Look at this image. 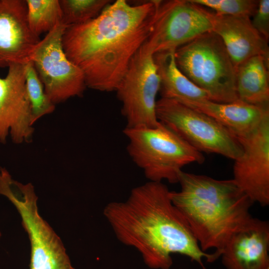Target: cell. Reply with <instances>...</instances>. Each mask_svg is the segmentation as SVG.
<instances>
[{
	"label": "cell",
	"instance_id": "7c38bea8",
	"mask_svg": "<svg viewBox=\"0 0 269 269\" xmlns=\"http://www.w3.org/2000/svg\"><path fill=\"white\" fill-rule=\"evenodd\" d=\"M25 65L13 63L0 77V143L8 137L15 144L30 142L34 132L25 82Z\"/></svg>",
	"mask_w": 269,
	"mask_h": 269
},
{
	"label": "cell",
	"instance_id": "e0dca14e",
	"mask_svg": "<svg viewBox=\"0 0 269 269\" xmlns=\"http://www.w3.org/2000/svg\"><path fill=\"white\" fill-rule=\"evenodd\" d=\"M174 50L162 51L153 55L160 81L161 98L182 101L210 100L208 94L191 82L177 67Z\"/></svg>",
	"mask_w": 269,
	"mask_h": 269
},
{
	"label": "cell",
	"instance_id": "603a6c76",
	"mask_svg": "<svg viewBox=\"0 0 269 269\" xmlns=\"http://www.w3.org/2000/svg\"><path fill=\"white\" fill-rule=\"evenodd\" d=\"M252 17L253 26L269 42V0H260L257 11Z\"/></svg>",
	"mask_w": 269,
	"mask_h": 269
},
{
	"label": "cell",
	"instance_id": "44dd1931",
	"mask_svg": "<svg viewBox=\"0 0 269 269\" xmlns=\"http://www.w3.org/2000/svg\"><path fill=\"white\" fill-rule=\"evenodd\" d=\"M25 69L26 90L34 124L41 117L53 113L55 105L45 93L44 86L31 61L25 64Z\"/></svg>",
	"mask_w": 269,
	"mask_h": 269
},
{
	"label": "cell",
	"instance_id": "3957f363",
	"mask_svg": "<svg viewBox=\"0 0 269 269\" xmlns=\"http://www.w3.org/2000/svg\"><path fill=\"white\" fill-rule=\"evenodd\" d=\"M178 192L170 191L172 203L187 221L201 250L214 249L215 261L237 231L255 219L250 210L254 203L234 179L219 180L180 170Z\"/></svg>",
	"mask_w": 269,
	"mask_h": 269
},
{
	"label": "cell",
	"instance_id": "52a82bcc",
	"mask_svg": "<svg viewBox=\"0 0 269 269\" xmlns=\"http://www.w3.org/2000/svg\"><path fill=\"white\" fill-rule=\"evenodd\" d=\"M153 55L146 40L133 57L116 90L126 128L155 127L159 123L155 99L160 81Z\"/></svg>",
	"mask_w": 269,
	"mask_h": 269
},
{
	"label": "cell",
	"instance_id": "ffe728a7",
	"mask_svg": "<svg viewBox=\"0 0 269 269\" xmlns=\"http://www.w3.org/2000/svg\"><path fill=\"white\" fill-rule=\"evenodd\" d=\"M62 22L67 26L84 23L98 16L110 0H59Z\"/></svg>",
	"mask_w": 269,
	"mask_h": 269
},
{
	"label": "cell",
	"instance_id": "ba28073f",
	"mask_svg": "<svg viewBox=\"0 0 269 269\" xmlns=\"http://www.w3.org/2000/svg\"><path fill=\"white\" fill-rule=\"evenodd\" d=\"M67 27L62 21L58 24L40 40L30 58L45 93L55 105L82 97L87 88L82 71L63 50L62 36Z\"/></svg>",
	"mask_w": 269,
	"mask_h": 269
},
{
	"label": "cell",
	"instance_id": "9a60e30c",
	"mask_svg": "<svg viewBox=\"0 0 269 269\" xmlns=\"http://www.w3.org/2000/svg\"><path fill=\"white\" fill-rule=\"evenodd\" d=\"M212 31L222 40L235 68L253 56L269 62L268 41L253 26L251 17L214 13Z\"/></svg>",
	"mask_w": 269,
	"mask_h": 269
},
{
	"label": "cell",
	"instance_id": "7402d4cb",
	"mask_svg": "<svg viewBox=\"0 0 269 269\" xmlns=\"http://www.w3.org/2000/svg\"><path fill=\"white\" fill-rule=\"evenodd\" d=\"M193 3L214 9L218 14L244 15L250 17L256 13L259 0H190Z\"/></svg>",
	"mask_w": 269,
	"mask_h": 269
},
{
	"label": "cell",
	"instance_id": "8992f818",
	"mask_svg": "<svg viewBox=\"0 0 269 269\" xmlns=\"http://www.w3.org/2000/svg\"><path fill=\"white\" fill-rule=\"evenodd\" d=\"M158 121L170 127L199 151L235 160L243 154L237 138L212 117L174 100L156 101Z\"/></svg>",
	"mask_w": 269,
	"mask_h": 269
},
{
	"label": "cell",
	"instance_id": "5b68a950",
	"mask_svg": "<svg viewBox=\"0 0 269 269\" xmlns=\"http://www.w3.org/2000/svg\"><path fill=\"white\" fill-rule=\"evenodd\" d=\"M176 65L210 100L229 103L238 100L235 67L220 37L205 32L177 48Z\"/></svg>",
	"mask_w": 269,
	"mask_h": 269
},
{
	"label": "cell",
	"instance_id": "2e32d148",
	"mask_svg": "<svg viewBox=\"0 0 269 269\" xmlns=\"http://www.w3.org/2000/svg\"><path fill=\"white\" fill-rule=\"evenodd\" d=\"M179 102L212 117L237 138L249 135L269 115V108L256 106L239 100L229 103L209 100Z\"/></svg>",
	"mask_w": 269,
	"mask_h": 269
},
{
	"label": "cell",
	"instance_id": "8fae6325",
	"mask_svg": "<svg viewBox=\"0 0 269 269\" xmlns=\"http://www.w3.org/2000/svg\"><path fill=\"white\" fill-rule=\"evenodd\" d=\"M243 152L234 160V180L254 202L269 204V115L249 135L238 138Z\"/></svg>",
	"mask_w": 269,
	"mask_h": 269
},
{
	"label": "cell",
	"instance_id": "4fadbf2b",
	"mask_svg": "<svg viewBox=\"0 0 269 269\" xmlns=\"http://www.w3.org/2000/svg\"><path fill=\"white\" fill-rule=\"evenodd\" d=\"M40 41L30 30L25 0H0V68L25 64Z\"/></svg>",
	"mask_w": 269,
	"mask_h": 269
},
{
	"label": "cell",
	"instance_id": "ac0fdd59",
	"mask_svg": "<svg viewBox=\"0 0 269 269\" xmlns=\"http://www.w3.org/2000/svg\"><path fill=\"white\" fill-rule=\"evenodd\" d=\"M269 62L261 55L251 57L235 68L238 100L269 108Z\"/></svg>",
	"mask_w": 269,
	"mask_h": 269
},
{
	"label": "cell",
	"instance_id": "7a4b0ae2",
	"mask_svg": "<svg viewBox=\"0 0 269 269\" xmlns=\"http://www.w3.org/2000/svg\"><path fill=\"white\" fill-rule=\"evenodd\" d=\"M169 192L161 182L149 181L134 188L126 200L107 204L103 214L119 241L136 249L148 268L170 269L171 255L178 253L205 269L202 259L211 263L214 256L201 250Z\"/></svg>",
	"mask_w": 269,
	"mask_h": 269
},
{
	"label": "cell",
	"instance_id": "d6986e66",
	"mask_svg": "<svg viewBox=\"0 0 269 269\" xmlns=\"http://www.w3.org/2000/svg\"><path fill=\"white\" fill-rule=\"evenodd\" d=\"M27 18L31 31L37 36L48 33L62 21L59 0H25Z\"/></svg>",
	"mask_w": 269,
	"mask_h": 269
},
{
	"label": "cell",
	"instance_id": "30bf717a",
	"mask_svg": "<svg viewBox=\"0 0 269 269\" xmlns=\"http://www.w3.org/2000/svg\"><path fill=\"white\" fill-rule=\"evenodd\" d=\"M27 234L31 252L29 269H76L59 236L39 214L34 187L23 186L8 197Z\"/></svg>",
	"mask_w": 269,
	"mask_h": 269
},
{
	"label": "cell",
	"instance_id": "cb8c5ba5",
	"mask_svg": "<svg viewBox=\"0 0 269 269\" xmlns=\"http://www.w3.org/2000/svg\"><path fill=\"white\" fill-rule=\"evenodd\" d=\"M1 236V232L0 231V238Z\"/></svg>",
	"mask_w": 269,
	"mask_h": 269
},
{
	"label": "cell",
	"instance_id": "5bb4252c",
	"mask_svg": "<svg viewBox=\"0 0 269 269\" xmlns=\"http://www.w3.org/2000/svg\"><path fill=\"white\" fill-rule=\"evenodd\" d=\"M269 224L258 218L234 233L221 257L225 269H269Z\"/></svg>",
	"mask_w": 269,
	"mask_h": 269
},
{
	"label": "cell",
	"instance_id": "6da1fadb",
	"mask_svg": "<svg viewBox=\"0 0 269 269\" xmlns=\"http://www.w3.org/2000/svg\"><path fill=\"white\" fill-rule=\"evenodd\" d=\"M156 9V0L136 5L117 0L94 18L66 28L64 51L82 71L87 88L116 91L133 57L151 32Z\"/></svg>",
	"mask_w": 269,
	"mask_h": 269
},
{
	"label": "cell",
	"instance_id": "277c9868",
	"mask_svg": "<svg viewBox=\"0 0 269 269\" xmlns=\"http://www.w3.org/2000/svg\"><path fill=\"white\" fill-rule=\"evenodd\" d=\"M127 151L150 181L178 183V173L186 164L203 163V153L159 121L155 127L125 128Z\"/></svg>",
	"mask_w": 269,
	"mask_h": 269
},
{
	"label": "cell",
	"instance_id": "9c48e42d",
	"mask_svg": "<svg viewBox=\"0 0 269 269\" xmlns=\"http://www.w3.org/2000/svg\"><path fill=\"white\" fill-rule=\"evenodd\" d=\"M213 14L190 0H156L152 29L147 42L153 54L175 50L212 31Z\"/></svg>",
	"mask_w": 269,
	"mask_h": 269
}]
</instances>
